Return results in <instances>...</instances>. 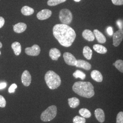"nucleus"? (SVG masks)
<instances>
[{"label":"nucleus","instance_id":"f257e3e1","mask_svg":"<svg viewBox=\"0 0 123 123\" xmlns=\"http://www.w3.org/2000/svg\"><path fill=\"white\" fill-rule=\"evenodd\" d=\"M53 34L62 46L69 47L74 42L76 34L74 30L68 25L59 24L53 27Z\"/></svg>","mask_w":123,"mask_h":123},{"label":"nucleus","instance_id":"f03ea898","mask_svg":"<svg viewBox=\"0 0 123 123\" xmlns=\"http://www.w3.org/2000/svg\"><path fill=\"white\" fill-rule=\"evenodd\" d=\"M73 90L78 95L87 98H92L95 93L92 84L89 82H77L73 85Z\"/></svg>","mask_w":123,"mask_h":123},{"label":"nucleus","instance_id":"7ed1b4c3","mask_svg":"<svg viewBox=\"0 0 123 123\" xmlns=\"http://www.w3.org/2000/svg\"><path fill=\"white\" fill-rule=\"evenodd\" d=\"M45 80L51 89L57 88L61 84V79L58 75L53 71L49 70L45 75Z\"/></svg>","mask_w":123,"mask_h":123},{"label":"nucleus","instance_id":"20e7f679","mask_svg":"<svg viewBox=\"0 0 123 123\" xmlns=\"http://www.w3.org/2000/svg\"><path fill=\"white\" fill-rule=\"evenodd\" d=\"M57 113V108L55 105L48 107L41 114V119L43 122H48L54 119Z\"/></svg>","mask_w":123,"mask_h":123},{"label":"nucleus","instance_id":"39448f33","mask_svg":"<svg viewBox=\"0 0 123 123\" xmlns=\"http://www.w3.org/2000/svg\"><path fill=\"white\" fill-rule=\"evenodd\" d=\"M59 18L60 21L63 24H70L73 20V15L69 10L62 9L60 11Z\"/></svg>","mask_w":123,"mask_h":123},{"label":"nucleus","instance_id":"423d86ee","mask_svg":"<svg viewBox=\"0 0 123 123\" xmlns=\"http://www.w3.org/2000/svg\"><path fill=\"white\" fill-rule=\"evenodd\" d=\"M123 39V30L119 29L113 34V44L114 47H117L119 45Z\"/></svg>","mask_w":123,"mask_h":123},{"label":"nucleus","instance_id":"0eeeda50","mask_svg":"<svg viewBox=\"0 0 123 123\" xmlns=\"http://www.w3.org/2000/svg\"><path fill=\"white\" fill-rule=\"evenodd\" d=\"M63 56L66 64L70 66H76L77 60L72 54L70 53L66 52L63 53Z\"/></svg>","mask_w":123,"mask_h":123},{"label":"nucleus","instance_id":"6e6552de","mask_svg":"<svg viewBox=\"0 0 123 123\" xmlns=\"http://www.w3.org/2000/svg\"><path fill=\"white\" fill-rule=\"evenodd\" d=\"M41 52L39 46L37 44L34 45L31 48H26L25 49V53L27 55L31 56H38Z\"/></svg>","mask_w":123,"mask_h":123},{"label":"nucleus","instance_id":"1a4fd4ad","mask_svg":"<svg viewBox=\"0 0 123 123\" xmlns=\"http://www.w3.org/2000/svg\"><path fill=\"white\" fill-rule=\"evenodd\" d=\"M31 77L29 71H24L22 75V82L23 84L26 87L29 86L31 83Z\"/></svg>","mask_w":123,"mask_h":123},{"label":"nucleus","instance_id":"9d476101","mask_svg":"<svg viewBox=\"0 0 123 123\" xmlns=\"http://www.w3.org/2000/svg\"><path fill=\"white\" fill-rule=\"evenodd\" d=\"M52 11L49 9H43L38 12L37 17L40 20H44L50 18L52 15Z\"/></svg>","mask_w":123,"mask_h":123},{"label":"nucleus","instance_id":"9b49d317","mask_svg":"<svg viewBox=\"0 0 123 123\" xmlns=\"http://www.w3.org/2000/svg\"><path fill=\"white\" fill-rule=\"evenodd\" d=\"M76 67L77 68H82L86 70H89L91 68V65L88 62L84 60L79 59L77 60Z\"/></svg>","mask_w":123,"mask_h":123},{"label":"nucleus","instance_id":"f8f14e48","mask_svg":"<svg viewBox=\"0 0 123 123\" xmlns=\"http://www.w3.org/2000/svg\"><path fill=\"white\" fill-rule=\"evenodd\" d=\"M94 114L97 120L100 123H103L105 120V114L104 111L101 109H97L94 111Z\"/></svg>","mask_w":123,"mask_h":123},{"label":"nucleus","instance_id":"ddd939ff","mask_svg":"<svg viewBox=\"0 0 123 123\" xmlns=\"http://www.w3.org/2000/svg\"><path fill=\"white\" fill-rule=\"evenodd\" d=\"M93 34L96 37L98 42L100 43H104L106 42V38L101 32L97 29H94L93 30Z\"/></svg>","mask_w":123,"mask_h":123},{"label":"nucleus","instance_id":"4468645a","mask_svg":"<svg viewBox=\"0 0 123 123\" xmlns=\"http://www.w3.org/2000/svg\"><path fill=\"white\" fill-rule=\"evenodd\" d=\"M27 26L24 23L19 22L15 25L13 26V30L15 32L20 33L24 32L26 30Z\"/></svg>","mask_w":123,"mask_h":123},{"label":"nucleus","instance_id":"2eb2a0df","mask_svg":"<svg viewBox=\"0 0 123 123\" xmlns=\"http://www.w3.org/2000/svg\"><path fill=\"white\" fill-rule=\"evenodd\" d=\"M82 36L85 39L89 42H92L95 39V36L93 33L88 29L84 30L82 33Z\"/></svg>","mask_w":123,"mask_h":123},{"label":"nucleus","instance_id":"dca6fc26","mask_svg":"<svg viewBox=\"0 0 123 123\" xmlns=\"http://www.w3.org/2000/svg\"><path fill=\"white\" fill-rule=\"evenodd\" d=\"M61 55L60 51L57 49L53 48L49 52V56L53 60L57 61Z\"/></svg>","mask_w":123,"mask_h":123},{"label":"nucleus","instance_id":"f3484780","mask_svg":"<svg viewBox=\"0 0 123 123\" xmlns=\"http://www.w3.org/2000/svg\"><path fill=\"white\" fill-rule=\"evenodd\" d=\"M91 76L93 80L97 82H101L103 79V77L101 73L97 70H94L92 71L91 73Z\"/></svg>","mask_w":123,"mask_h":123},{"label":"nucleus","instance_id":"a211bd4d","mask_svg":"<svg viewBox=\"0 0 123 123\" xmlns=\"http://www.w3.org/2000/svg\"><path fill=\"white\" fill-rule=\"evenodd\" d=\"M68 105L71 108L74 109L77 108L80 104L79 99L76 97H73L68 99Z\"/></svg>","mask_w":123,"mask_h":123},{"label":"nucleus","instance_id":"6ab92c4d","mask_svg":"<svg viewBox=\"0 0 123 123\" xmlns=\"http://www.w3.org/2000/svg\"><path fill=\"white\" fill-rule=\"evenodd\" d=\"M12 48L14 51L16 55L18 56L20 54L22 51L21 45L18 42H15L12 44Z\"/></svg>","mask_w":123,"mask_h":123},{"label":"nucleus","instance_id":"aec40b11","mask_svg":"<svg viewBox=\"0 0 123 123\" xmlns=\"http://www.w3.org/2000/svg\"><path fill=\"white\" fill-rule=\"evenodd\" d=\"M93 49L97 53L100 54H105L107 52V49L104 46L99 44H95L93 46Z\"/></svg>","mask_w":123,"mask_h":123},{"label":"nucleus","instance_id":"412c9836","mask_svg":"<svg viewBox=\"0 0 123 123\" xmlns=\"http://www.w3.org/2000/svg\"><path fill=\"white\" fill-rule=\"evenodd\" d=\"M92 51L89 47L85 46L83 49L84 57L88 60H90L92 57Z\"/></svg>","mask_w":123,"mask_h":123},{"label":"nucleus","instance_id":"4be33fe9","mask_svg":"<svg viewBox=\"0 0 123 123\" xmlns=\"http://www.w3.org/2000/svg\"><path fill=\"white\" fill-rule=\"evenodd\" d=\"M21 12L23 15L28 16L33 14L34 12V9L28 6H24L21 9Z\"/></svg>","mask_w":123,"mask_h":123},{"label":"nucleus","instance_id":"5701e85b","mask_svg":"<svg viewBox=\"0 0 123 123\" xmlns=\"http://www.w3.org/2000/svg\"><path fill=\"white\" fill-rule=\"evenodd\" d=\"M79 113L84 118H89L91 116V113L90 111L85 108L81 109L79 110Z\"/></svg>","mask_w":123,"mask_h":123},{"label":"nucleus","instance_id":"b1692460","mask_svg":"<svg viewBox=\"0 0 123 123\" xmlns=\"http://www.w3.org/2000/svg\"><path fill=\"white\" fill-rule=\"evenodd\" d=\"M73 76L75 78H80L82 80H84L86 78V74L81 71L77 70L73 74Z\"/></svg>","mask_w":123,"mask_h":123},{"label":"nucleus","instance_id":"393cba45","mask_svg":"<svg viewBox=\"0 0 123 123\" xmlns=\"http://www.w3.org/2000/svg\"><path fill=\"white\" fill-rule=\"evenodd\" d=\"M113 65L120 72L123 73V61L122 60H118L113 63Z\"/></svg>","mask_w":123,"mask_h":123},{"label":"nucleus","instance_id":"a878e982","mask_svg":"<svg viewBox=\"0 0 123 123\" xmlns=\"http://www.w3.org/2000/svg\"><path fill=\"white\" fill-rule=\"evenodd\" d=\"M67 0H49L47 2L49 6H55L65 2Z\"/></svg>","mask_w":123,"mask_h":123},{"label":"nucleus","instance_id":"bb28decb","mask_svg":"<svg viewBox=\"0 0 123 123\" xmlns=\"http://www.w3.org/2000/svg\"><path fill=\"white\" fill-rule=\"evenodd\" d=\"M74 123H85L86 119L83 117L79 116H76L73 119Z\"/></svg>","mask_w":123,"mask_h":123},{"label":"nucleus","instance_id":"cd10ccee","mask_svg":"<svg viewBox=\"0 0 123 123\" xmlns=\"http://www.w3.org/2000/svg\"><path fill=\"white\" fill-rule=\"evenodd\" d=\"M116 123H123V112H119L117 114Z\"/></svg>","mask_w":123,"mask_h":123},{"label":"nucleus","instance_id":"c85d7f7f","mask_svg":"<svg viewBox=\"0 0 123 123\" xmlns=\"http://www.w3.org/2000/svg\"><path fill=\"white\" fill-rule=\"evenodd\" d=\"M6 105V101L3 96L0 95V107L4 108Z\"/></svg>","mask_w":123,"mask_h":123},{"label":"nucleus","instance_id":"c756f323","mask_svg":"<svg viewBox=\"0 0 123 123\" xmlns=\"http://www.w3.org/2000/svg\"><path fill=\"white\" fill-rule=\"evenodd\" d=\"M17 87H18V86L16 84H12L9 88V89H8L9 92L10 93H13L15 92V89L17 88Z\"/></svg>","mask_w":123,"mask_h":123},{"label":"nucleus","instance_id":"7c9ffc66","mask_svg":"<svg viewBox=\"0 0 123 123\" xmlns=\"http://www.w3.org/2000/svg\"><path fill=\"white\" fill-rule=\"evenodd\" d=\"M112 3L116 6L123 5V0H111Z\"/></svg>","mask_w":123,"mask_h":123},{"label":"nucleus","instance_id":"2f4dec72","mask_svg":"<svg viewBox=\"0 0 123 123\" xmlns=\"http://www.w3.org/2000/svg\"><path fill=\"white\" fill-rule=\"evenodd\" d=\"M107 32L108 33L110 36L112 35H113V28L111 27H108V28H107Z\"/></svg>","mask_w":123,"mask_h":123},{"label":"nucleus","instance_id":"473e14b6","mask_svg":"<svg viewBox=\"0 0 123 123\" xmlns=\"http://www.w3.org/2000/svg\"><path fill=\"white\" fill-rule=\"evenodd\" d=\"M5 24V20L4 18L0 17V28L4 26Z\"/></svg>","mask_w":123,"mask_h":123},{"label":"nucleus","instance_id":"72a5a7b5","mask_svg":"<svg viewBox=\"0 0 123 123\" xmlns=\"http://www.w3.org/2000/svg\"><path fill=\"white\" fill-rule=\"evenodd\" d=\"M117 24L118 25V26H119V29H122L123 27V22H121V21L120 20H118L117 22Z\"/></svg>","mask_w":123,"mask_h":123},{"label":"nucleus","instance_id":"f704fd0d","mask_svg":"<svg viewBox=\"0 0 123 123\" xmlns=\"http://www.w3.org/2000/svg\"><path fill=\"white\" fill-rule=\"evenodd\" d=\"M6 87V84L5 82L0 83V89H3Z\"/></svg>","mask_w":123,"mask_h":123},{"label":"nucleus","instance_id":"c9c22d12","mask_svg":"<svg viewBox=\"0 0 123 123\" xmlns=\"http://www.w3.org/2000/svg\"><path fill=\"white\" fill-rule=\"evenodd\" d=\"M2 47V44L0 42V49H1Z\"/></svg>","mask_w":123,"mask_h":123},{"label":"nucleus","instance_id":"e433bc0d","mask_svg":"<svg viewBox=\"0 0 123 123\" xmlns=\"http://www.w3.org/2000/svg\"><path fill=\"white\" fill-rule=\"evenodd\" d=\"M75 1H76V2H79L81 0H74Z\"/></svg>","mask_w":123,"mask_h":123},{"label":"nucleus","instance_id":"4c0bfd02","mask_svg":"<svg viewBox=\"0 0 123 123\" xmlns=\"http://www.w3.org/2000/svg\"></svg>","mask_w":123,"mask_h":123},{"label":"nucleus","instance_id":"58836bf2","mask_svg":"<svg viewBox=\"0 0 123 123\" xmlns=\"http://www.w3.org/2000/svg\"></svg>","mask_w":123,"mask_h":123}]
</instances>
